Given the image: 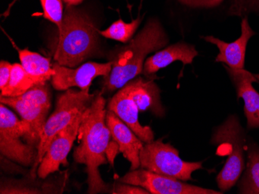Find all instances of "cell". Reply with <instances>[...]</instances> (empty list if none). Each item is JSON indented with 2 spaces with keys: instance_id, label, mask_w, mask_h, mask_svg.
<instances>
[{
  "instance_id": "cell-1",
  "label": "cell",
  "mask_w": 259,
  "mask_h": 194,
  "mask_svg": "<svg viewBox=\"0 0 259 194\" xmlns=\"http://www.w3.org/2000/svg\"><path fill=\"white\" fill-rule=\"evenodd\" d=\"M106 99L101 92L95 95L90 106L84 111L78 136L79 145L75 149L74 160L87 166L88 193H111L110 185L100 176V166L107 164L106 156L112 140L110 128L106 122Z\"/></svg>"
},
{
  "instance_id": "cell-2",
  "label": "cell",
  "mask_w": 259,
  "mask_h": 194,
  "mask_svg": "<svg viewBox=\"0 0 259 194\" xmlns=\"http://www.w3.org/2000/svg\"><path fill=\"white\" fill-rule=\"evenodd\" d=\"M168 43V37L160 22L150 20L129 43L111 56L112 70L103 78L101 93L112 92L123 88L143 72L146 56L159 50Z\"/></svg>"
},
{
  "instance_id": "cell-3",
  "label": "cell",
  "mask_w": 259,
  "mask_h": 194,
  "mask_svg": "<svg viewBox=\"0 0 259 194\" xmlns=\"http://www.w3.org/2000/svg\"><path fill=\"white\" fill-rule=\"evenodd\" d=\"M54 49L55 61L75 68L85 61L97 48L98 35L88 15L68 6Z\"/></svg>"
},
{
  "instance_id": "cell-4",
  "label": "cell",
  "mask_w": 259,
  "mask_h": 194,
  "mask_svg": "<svg viewBox=\"0 0 259 194\" xmlns=\"http://www.w3.org/2000/svg\"><path fill=\"white\" fill-rule=\"evenodd\" d=\"M211 143L218 146L217 153L228 156L226 163L217 176V182L222 192L229 190L238 182L244 169L245 133L236 115H231L217 127Z\"/></svg>"
},
{
  "instance_id": "cell-5",
  "label": "cell",
  "mask_w": 259,
  "mask_h": 194,
  "mask_svg": "<svg viewBox=\"0 0 259 194\" xmlns=\"http://www.w3.org/2000/svg\"><path fill=\"white\" fill-rule=\"evenodd\" d=\"M0 153L4 157L23 166L34 165L38 149L32 145V130L5 105L0 107Z\"/></svg>"
},
{
  "instance_id": "cell-6",
  "label": "cell",
  "mask_w": 259,
  "mask_h": 194,
  "mask_svg": "<svg viewBox=\"0 0 259 194\" xmlns=\"http://www.w3.org/2000/svg\"><path fill=\"white\" fill-rule=\"evenodd\" d=\"M162 140L144 145L140 152V168L182 181L192 180L193 172L203 169L202 162L184 161L176 148Z\"/></svg>"
},
{
  "instance_id": "cell-7",
  "label": "cell",
  "mask_w": 259,
  "mask_h": 194,
  "mask_svg": "<svg viewBox=\"0 0 259 194\" xmlns=\"http://www.w3.org/2000/svg\"><path fill=\"white\" fill-rule=\"evenodd\" d=\"M95 95L90 94V91H76L69 88L58 96L55 111L47 119L44 127L34 167L40 164L55 135L68 126L78 115L82 114L90 106Z\"/></svg>"
},
{
  "instance_id": "cell-8",
  "label": "cell",
  "mask_w": 259,
  "mask_h": 194,
  "mask_svg": "<svg viewBox=\"0 0 259 194\" xmlns=\"http://www.w3.org/2000/svg\"><path fill=\"white\" fill-rule=\"evenodd\" d=\"M118 181L145 188L152 194H223L222 191L213 190L187 184L184 181L168 177L147 169L131 170Z\"/></svg>"
},
{
  "instance_id": "cell-9",
  "label": "cell",
  "mask_w": 259,
  "mask_h": 194,
  "mask_svg": "<svg viewBox=\"0 0 259 194\" xmlns=\"http://www.w3.org/2000/svg\"><path fill=\"white\" fill-rule=\"evenodd\" d=\"M55 75L52 78V86L58 91H66L78 87L81 91H90L93 80L97 77L108 76L112 70V62L100 63L87 62L78 68L62 66L55 62L53 64Z\"/></svg>"
},
{
  "instance_id": "cell-10",
  "label": "cell",
  "mask_w": 259,
  "mask_h": 194,
  "mask_svg": "<svg viewBox=\"0 0 259 194\" xmlns=\"http://www.w3.org/2000/svg\"><path fill=\"white\" fill-rule=\"evenodd\" d=\"M82 114L78 115L68 126L55 135L37 167V175L40 179H45L59 170L60 165H68L67 156L78 136Z\"/></svg>"
},
{
  "instance_id": "cell-11",
  "label": "cell",
  "mask_w": 259,
  "mask_h": 194,
  "mask_svg": "<svg viewBox=\"0 0 259 194\" xmlns=\"http://www.w3.org/2000/svg\"><path fill=\"white\" fill-rule=\"evenodd\" d=\"M107 110L113 111L144 143H151L155 134L151 127L141 125L138 120L139 109L130 93L127 84L120 88L109 101Z\"/></svg>"
},
{
  "instance_id": "cell-12",
  "label": "cell",
  "mask_w": 259,
  "mask_h": 194,
  "mask_svg": "<svg viewBox=\"0 0 259 194\" xmlns=\"http://www.w3.org/2000/svg\"><path fill=\"white\" fill-rule=\"evenodd\" d=\"M106 122L110 128L112 139L118 143L120 153L131 163V170L139 169L140 152L145 143L113 111L107 110Z\"/></svg>"
},
{
  "instance_id": "cell-13",
  "label": "cell",
  "mask_w": 259,
  "mask_h": 194,
  "mask_svg": "<svg viewBox=\"0 0 259 194\" xmlns=\"http://www.w3.org/2000/svg\"><path fill=\"white\" fill-rule=\"evenodd\" d=\"M255 34L250 27L247 17L241 21V34L239 38L232 43H226L213 36L203 37L206 42L216 45L220 53L217 62L225 63L232 69H244L246 49L250 39Z\"/></svg>"
},
{
  "instance_id": "cell-14",
  "label": "cell",
  "mask_w": 259,
  "mask_h": 194,
  "mask_svg": "<svg viewBox=\"0 0 259 194\" xmlns=\"http://www.w3.org/2000/svg\"><path fill=\"white\" fill-rule=\"evenodd\" d=\"M226 69L236 88L238 98L244 100L248 128H259V93L252 85L255 78L244 69H232L228 67Z\"/></svg>"
},
{
  "instance_id": "cell-15",
  "label": "cell",
  "mask_w": 259,
  "mask_h": 194,
  "mask_svg": "<svg viewBox=\"0 0 259 194\" xmlns=\"http://www.w3.org/2000/svg\"><path fill=\"white\" fill-rule=\"evenodd\" d=\"M126 84L139 111H149L155 116L164 117L165 110L161 102L160 89L154 80L140 77Z\"/></svg>"
},
{
  "instance_id": "cell-16",
  "label": "cell",
  "mask_w": 259,
  "mask_h": 194,
  "mask_svg": "<svg viewBox=\"0 0 259 194\" xmlns=\"http://www.w3.org/2000/svg\"><path fill=\"white\" fill-rule=\"evenodd\" d=\"M197 55V50L193 45L185 43H176L147 58L142 73L145 76H151L161 68L178 60L183 62L184 65L191 64Z\"/></svg>"
},
{
  "instance_id": "cell-17",
  "label": "cell",
  "mask_w": 259,
  "mask_h": 194,
  "mask_svg": "<svg viewBox=\"0 0 259 194\" xmlns=\"http://www.w3.org/2000/svg\"><path fill=\"white\" fill-rule=\"evenodd\" d=\"M1 104L12 107L19 113L22 119L25 120L31 126L32 145L38 149L44 127L47 121L49 108L28 103L20 97L8 98L1 96Z\"/></svg>"
},
{
  "instance_id": "cell-18",
  "label": "cell",
  "mask_w": 259,
  "mask_h": 194,
  "mask_svg": "<svg viewBox=\"0 0 259 194\" xmlns=\"http://www.w3.org/2000/svg\"><path fill=\"white\" fill-rule=\"evenodd\" d=\"M19 53L20 63L37 85L46 84L55 75V70L49 59L27 49L15 47Z\"/></svg>"
},
{
  "instance_id": "cell-19",
  "label": "cell",
  "mask_w": 259,
  "mask_h": 194,
  "mask_svg": "<svg viewBox=\"0 0 259 194\" xmlns=\"http://www.w3.org/2000/svg\"><path fill=\"white\" fill-rule=\"evenodd\" d=\"M248 163L241 180L238 182L239 193L259 194V146L251 143L247 147Z\"/></svg>"
},
{
  "instance_id": "cell-20",
  "label": "cell",
  "mask_w": 259,
  "mask_h": 194,
  "mask_svg": "<svg viewBox=\"0 0 259 194\" xmlns=\"http://www.w3.org/2000/svg\"><path fill=\"white\" fill-rule=\"evenodd\" d=\"M36 85V82L27 74L21 63H14L10 82L1 91V96L8 98L21 96Z\"/></svg>"
},
{
  "instance_id": "cell-21",
  "label": "cell",
  "mask_w": 259,
  "mask_h": 194,
  "mask_svg": "<svg viewBox=\"0 0 259 194\" xmlns=\"http://www.w3.org/2000/svg\"><path fill=\"white\" fill-rule=\"evenodd\" d=\"M141 21H142V18L141 17L134 20L129 24H126L122 20H119L114 22L107 30L100 31L99 33L105 38L111 39V40L126 43L132 40Z\"/></svg>"
},
{
  "instance_id": "cell-22",
  "label": "cell",
  "mask_w": 259,
  "mask_h": 194,
  "mask_svg": "<svg viewBox=\"0 0 259 194\" xmlns=\"http://www.w3.org/2000/svg\"><path fill=\"white\" fill-rule=\"evenodd\" d=\"M20 97L28 103L51 108V91L47 84H40L32 87L30 89Z\"/></svg>"
},
{
  "instance_id": "cell-23",
  "label": "cell",
  "mask_w": 259,
  "mask_h": 194,
  "mask_svg": "<svg viewBox=\"0 0 259 194\" xmlns=\"http://www.w3.org/2000/svg\"><path fill=\"white\" fill-rule=\"evenodd\" d=\"M44 10V17L56 24L58 30L62 28L63 21L62 0H40Z\"/></svg>"
},
{
  "instance_id": "cell-24",
  "label": "cell",
  "mask_w": 259,
  "mask_h": 194,
  "mask_svg": "<svg viewBox=\"0 0 259 194\" xmlns=\"http://www.w3.org/2000/svg\"><path fill=\"white\" fill-rule=\"evenodd\" d=\"M111 193L114 194H149L147 189L136 185L118 182L113 185Z\"/></svg>"
},
{
  "instance_id": "cell-25",
  "label": "cell",
  "mask_w": 259,
  "mask_h": 194,
  "mask_svg": "<svg viewBox=\"0 0 259 194\" xmlns=\"http://www.w3.org/2000/svg\"><path fill=\"white\" fill-rule=\"evenodd\" d=\"M13 64L5 60L0 63V90L2 91L10 82Z\"/></svg>"
},
{
  "instance_id": "cell-26",
  "label": "cell",
  "mask_w": 259,
  "mask_h": 194,
  "mask_svg": "<svg viewBox=\"0 0 259 194\" xmlns=\"http://www.w3.org/2000/svg\"><path fill=\"white\" fill-rule=\"evenodd\" d=\"M120 152V147H119L118 143H116L115 140L112 139L111 141L109 143L108 147L106 152V156H107V159H108L109 163L113 166L114 163L115 158L117 156Z\"/></svg>"
},
{
  "instance_id": "cell-27",
  "label": "cell",
  "mask_w": 259,
  "mask_h": 194,
  "mask_svg": "<svg viewBox=\"0 0 259 194\" xmlns=\"http://www.w3.org/2000/svg\"><path fill=\"white\" fill-rule=\"evenodd\" d=\"M246 8L249 10H259V0H245Z\"/></svg>"
},
{
  "instance_id": "cell-28",
  "label": "cell",
  "mask_w": 259,
  "mask_h": 194,
  "mask_svg": "<svg viewBox=\"0 0 259 194\" xmlns=\"http://www.w3.org/2000/svg\"><path fill=\"white\" fill-rule=\"evenodd\" d=\"M68 6H76L81 4L83 0H63Z\"/></svg>"
},
{
  "instance_id": "cell-29",
  "label": "cell",
  "mask_w": 259,
  "mask_h": 194,
  "mask_svg": "<svg viewBox=\"0 0 259 194\" xmlns=\"http://www.w3.org/2000/svg\"><path fill=\"white\" fill-rule=\"evenodd\" d=\"M182 1H183V2L184 3H186V4H188V3H190V4H191V1H193V0H182Z\"/></svg>"
}]
</instances>
